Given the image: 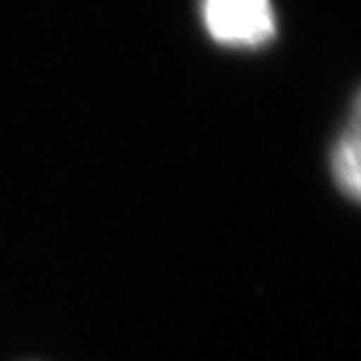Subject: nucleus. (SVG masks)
<instances>
[{
    "label": "nucleus",
    "instance_id": "obj_1",
    "mask_svg": "<svg viewBox=\"0 0 361 361\" xmlns=\"http://www.w3.org/2000/svg\"><path fill=\"white\" fill-rule=\"evenodd\" d=\"M203 21L212 40L226 47H261L275 35L271 0H203Z\"/></svg>",
    "mask_w": 361,
    "mask_h": 361
},
{
    "label": "nucleus",
    "instance_id": "obj_2",
    "mask_svg": "<svg viewBox=\"0 0 361 361\" xmlns=\"http://www.w3.org/2000/svg\"><path fill=\"white\" fill-rule=\"evenodd\" d=\"M331 173L338 189L352 201L361 203V91L355 98L348 124L334 145Z\"/></svg>",
    "mask_w": 361,
    "mask_h": 361
}]
</instances>
